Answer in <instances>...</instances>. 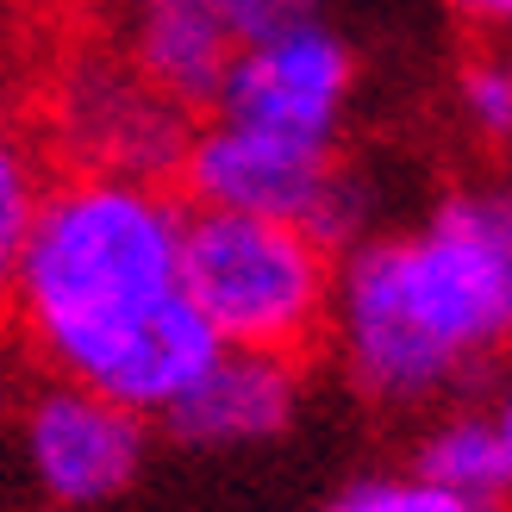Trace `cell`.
<instances>
[{
	"label": "cell",
	"instance_id": "1",
	"mask_svg": "<svg viewBox=\"0 0 512 512\" xmlns=\"http://www.w3.org/2000/svg\"><path fill=\"white\" fill-rule=\"evenodd\" d=\"M182 225L188 207L144 175L69 169L44 182L7 294L25 350L57 381L163 419L219 356L182 294Z\"/></svg>",
	"mask_w": 512,
	"mask_h": 512
},
{
	"label": "cell",
	"instance_id": "2",
	"mask_svg": "<svg viewBox=\"0 0 512 512\" xmlns=\"http://www.w3.org/2000/svg\"><path fill=\"white\" fill-rule=\"evenodd\" d=\"M331 338L381 406H419L512 344V244L500 194H450L419 232L350 244Z\"/></svg>",
	"mask_w": 512,
	"mask_h": 512
},
{
	"label": "cell",
	"instance_id": "3",
	"mask_svg": "<svg viewBox=\"0 0 512 512\" xmlns=\"http://www.w3.org/2000/svg\"><path fill=\"white\" fill-rule=\"evenodd\" d=\"M331 250L288 219L194 207L182 225V294L225 350L306 356L331 325Z\"/></svg>",
	"mask_w": 512,
	"mask_h": 512
},
{
	"label": "cell",
	"instance_id": "4",
	"mask_svg": "<svg viewBox=\"0 0 512 512\" xmlns=\"http://www.w3.org/2000/svg\"><path fill=\"white\" fill-rule=\"evenodd\" d=\"M175 175L194 194V207L288 219V225H306L325 250L363 244V225H369V188L350 169H338V150L288 144L232 119L200 125Z\"/></svg>",
	"mask_w": 512,
	"mask_h": 512
},
{
	"label": "cell",
	"instance_id": "5",
	"mask_svg": "<svg viewBox=\"0 0 512 512\" xmlns=\"http://www.w3.org/2000/svg\"><path fill=\"white\" fill-rule=\"evenodd\" d=\"M350 88H356L350 44L325 19H306V25H288V32L238 44L225 88L213 100V119H232L288 144L338 150Z\"/></svg>",
	"mask_w": 512,
	"mask_h": 512
},
{
	"label": "cell",
	"instance_id": "6",
	"mask_svg": "<svg viewBox=\"0 0 512 512\" xmlns=\"http://www.w3.org/2000/svg\"><path fill=\"white\" fill-rule=\"evenodd\" d=\"M50 132L75 169L163 182L182 169L194 125L125 57H75L50 88Z\"/></svg>",
	"mask_w": 512,
	"mask_h": 512
},
{
	"label": "cell",
	"instance_id": "7",
	"mask_svg": "<svg viewBox=\"0 0 512 512\" xmlns=\"http://www.w3.org/2000/svg\"><path fill=\"white\" fill-rule=\"evenodd\" d=\"M19 438H25V469L44 488V500L63 512H82V506H100L138 481L144 450H150V425L132 406L50 375L25 400Z\"/></svg>",
	"mask_w": 512,
	"mask_h": 512
},
{
	"label": "cell",
	"instance_id": "8",
	"mask_svg": "<svg viewBox=\"0 0 512 512\" xmlns=\"http://www.w3.org/2000/svg\"><path fill=\"white\" fill-rule=\"evenodd\" d=\"M300 413V356L225 350L188 381V394L163 413L182 444H263Z\"/></svg>",
	"mask_w": 512,
	"mask_h": 512
},
{
	"label": "cell",
	"instance_id": "9",
	"mask_svg": "<svg viewBox=\"0 0 512 512\" xmlns=\"http://www.w3.org/2000/svg\"><path fill=\"white\" fill-rule=\"evenodd\" d=\"M232 57L238 38L219 7H150L132 19V38H125V63L182 113L213 107Z\"/></svg>",
	"mask_w": 512,
	"mask_h": 512
},
{
	"label": "cell",
	"instance_id": "10",
	"mask_svg": "<svg viewBox=\"0 0 512 512\" xmlns=\"http://www.w3.org/2000/svg\"><path fill=\"white\" fill-rule=\"evenodd\" d=\"M419 475L463 494L475 512L512 500V431L500 419H450L419 444Z\"/></svg>",
	"mask_w": 512,
	"mask_h": 512
},
{
	"label": "cell",
	"instance_id": "11",
	"mask_svg": "<svg viewBox=\"0 0 512 512\" xmlns=\"http://www.w3.org/2000/svg\"><path fill=\"white\" fill-rule=\"evenodd\" d=\"M38 194H44V163H38V144H32V132H25V125H19L7 107H0V313H7L13 269H19L25 232H32Z\"/></svg>",
	"mask_w": 512,
	"mask_h": 512
},
{
	"label": "cell",
	"instance_id": "12",
	"mask_svg": "<svg viewBox=\"0 0 512 512\" xmlns=\"http://www.w3.org/2000/svg\"><path fill=\"white\" fill-rule=\"evenodd\" d=\"M456 100H463V119L475 125L481 138L512 144V75L500 57H475L456 75Z\"/></svg>",
	"mask_w": 512,
	"mask_h": 512
},
{
	"label": "cell",
	"instance_id": "13",
	"mask_svg": "<svg viewBox=\"0 0 512 512\" xmlns=\"http://www.w3.org/2000/svg\"><path fill=\"white\" fill-rule=\"evenodd\" d=\"M331 512H475V506L463 494L438 488V481L413 475V481H363V488H350Z\"/></svg>",
	"mask_w": 512,
	"mask_h": 512
},
{
	"label": "cell",
	"instance_id": "14",
	"mask_svg": "<svg viewBox=\"0 0 512 512\" xmlns=\"http://www.w3.org/2000/svg\"><path fill=\"white\" fill-rule=\"evenodd\" d=\"M325 0H219V19L232 25V38L250 44V38H269V32H288V25H306L319 19Z\"/></svg>",
	"mask_w": 512,
	"mask_h": 512
},
{
	"label": "cell",
	"instance_id": "15",
	"mask_svg": "<svg viewBox=\"0 0 512 512\" xmlns=\"http://www.w3.org/2000/svg\"><path fill=\"white\" fill-rule=\"evenodd\" d=\"M450 7L481 32H512V0H450Z\"/></svg>",
	"mask_w": 512,
	"mask_h": 512
},
{
	"label": "cell",
	"instance_id": "16",
	"mask_svg": "<svg viewBox=\"0 0 512 512\" xmlns=\"http://www.w3.org/2000/svg\"><path fill=\"white\" fill-rule=\"evenodd\" d=\"M119 7H132V13H150V7H219V0H119Z\"/></svg>",
	"mask_w": 512,
	"mask_h": 512
},
{
	"label": "cell",
	"instance_id": "17",
	"mask_svg": "<svg viewBox=\"0 0 512 512\" xmlns=\"http://www.w3.org/2000/svg\"><path fill=\"white\" fill-rule=\"evenodd\" d=\"M0 419H7V363H0Z\"/></svg>",
	"mask_w": 512,
	"mask_h": 512
},
{
	"label": "cell",
	"instance_id": "18",
	"mask_svg": "<svg viewBox=\"0 0 512 512\" xmlns=\"http://www.w3.org/2000/svg\"><path fill=\"white\" fill-rule=\"evenodd\" d=\"M500 207H506V244H512V194H500Z\"/></svg>",
	"mask_w": 512,
	"mask_h": 512
},
{
	"label": "cell",
	"instance_id": "19",
	"mask_svg": "<svg viewBox=\"0 0 512 512\" xmlns=\"http://www.w3.org/2000/svg\"><path fill=\"white\" fill-rule=\"evenodd\" d=\"M500 425H506V431H512V394H506V406H500Z\"/></svg>",
	"mask_w": 512,
	"mask_h": 512
},
{
	"label": "cell",
	"instance_id": "20",
	"mask_svg": "<svg viewBox=\"0 0 512 512\" xmlns=\"http://www.w3.org/2000/svg\"><path fill=\"white\" fill-rule=\"evenodd\" d=\"M500 63H506V75H512V50H506V57H500Z\"/></svg>",
	"mask_w": 512,
	"mask_h": 512
},
{
	"label": "cell",
	"instance_id": "21",
	"mask_svg": "<svg viewBox=\"0 0 512 512\" xmlns=\"http://www.w3.org/2000/svg\"><path fill=\"white\" fill-rule=\"evenodd\" d=\"M500 512H512V506H500Z\"/></svg>",
	"mask_w": 512,
	"mask_h": 512
}]
</instances>
